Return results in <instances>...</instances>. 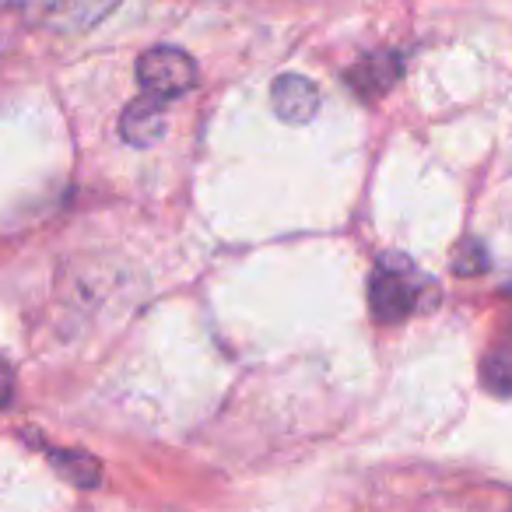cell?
Wrapping results in <instances>:
<instances>
[{"mask_svg":"<svg viewBox=\"0 0 512 512\" xmlns=\"http://www.w3.org/2000/svg\"><path fill=\"white\" fill-rule=\"evenodd\" d=\"M435 302V285L407 260V256H383L369 281V306L379 323H400L411 313Z\"/></svg>","mask_w":512,"mask_h":512,"instance_id":"6da1fadb","label":"cell"},{"mask_svg":"<svg viewBox=\"0 0 512 512\" xmlns=\"http://www.w3.org/2000/svg\"><path fill=\"white\" fill-rule=\"evenodd\" d=\"M137 81L155 99H179L197 85V64L176 46H155L137 60Z\"/></svg>","mask_w":512,"mask_h":512,"instance_id":"7a4b0ae2","label":"cell"},{"mask_svg":"<svg viewBox=\"0 0 512 512\" xmlns=\"http://www.w3.org/2000/svg\"><path fill=\"white\" fill-rule=\"evenodd\" d=\"M400 74H404V60L397 57L393 50H379V53H369V57H362L355 67L348 71V88L358 95V99H379V95H386L393 85L400 81Z\"/></svg>","mask_w":512,"mask_h":512,"instance_id":"3957f363","label":"cell"},{"mask_svg":"<svg viewBox=\"0 0 512 512\" xmlns=\"http://www.w3.org/2000/svg\"><path fill=\"white\" fill-rule=\"evenodd\" d=\"M271 102L278 120L299 127V123L313 120L316 109H320V88L309 78H302V74H281L271 88Z\"/></svg>","mask_w":512,"mask_h":512,"instance_id":"277c9868","label":"cell"},{"mask_svg":"<svg viewBox=\"0 0 512 512\" xmlns=\"http://www.w3.org/2000/svg\"><path fill=\"white\" fill-rule=\"evenodd\" d=\"M165 134V99L144 92L134 99L120 116V137L134 148H148V144L162 141Z\"/></svg>","mask_w":512,"mask_h":512,"instance_id":"5b68a950","label":"cell"},{"mask_svg":"<svg viewBox=\"0 0 512 512\" xmlns=\"http://www.w3.org/2000/svg\"><path fill=\"white\" fill-rule=\"evenodd\" d=\"M50 463L60 470V474L67 477L71 484H78V488H95V484L102 481V467L95 456L88 453H74V449H57V453H50Z\"/></svg>","mask_w":512,"mask_h":512,"instance_id":"8992f818","label":"cell"},{"mask_svg":"<svg viewBox=\"0 0 512 512\" xmlns=\"http://www.w3.org/2000/svg\"><path fill=\"white\" fill-rule=\"evenodd\" d=\"M467 253H456V274H477L484 267V253L477 242H467Z\"/></svg>","mask_w":512,"mask_h":512,"instance_id":"52a82bcc","label":"cell"},{"mask_svg":"<svg viewBox=\"0 0 512 512\" xmlns=\"http://www.w3.org/2000/svg\"><path fill=\"white\" fill-rule=\"evenodd\" d=\"M8 397H11V369H8V362L0 358V407L8 404Z\"/></svg>","mask_w":512,"mask_h":512,"instance_id":"ba28073f","label":"cell"}]
</instances>
